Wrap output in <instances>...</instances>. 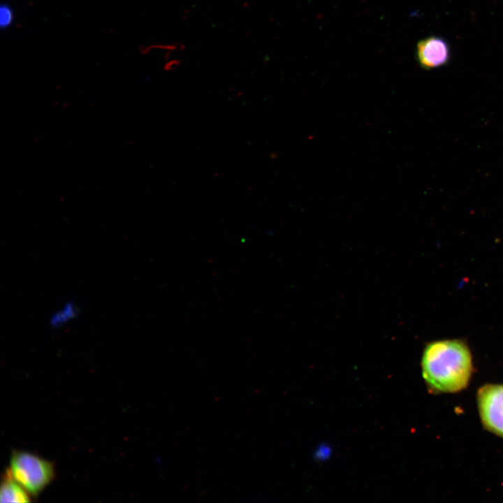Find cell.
<instances>
[{
    "mask_svg": "<svg viewBox=\"0 0 503 503\" xmlns=\"http://www.w3.org/2000/svg\"><path fill=\"white\" fill-rule=\"evenodd\" d=\"M427 386L436 393H456L468 385L473 357L467 343L460 338H443L427 343L421 361Z\"/></svg>",
    "mask_w": 503,
    "mask_h": 503,
    "instance_id": "6da1fadb",
    "label": "cell"
},
{
    "mask_svg": "<svg viewBox=\"0 0 503 503\" xmlns=\"http://www.w3.org/2000/svg\"><path fill=\"white\" fill-rule=\"evenodd\" d=\"M31 496L37 497L55 475L54 464L24 451H13L6 469Z\"/></svg>",
    "mask_w": 503,
    "mask_h": 503,
    "instance_id": "7a4b0ae2",
    "label": "cell"
},
{
    "mask_svg": "<svg viewBox=\"0 0 503 503\" xmlns=\"http://www.w3.org/2000/svg\"><path fill=\"white\" fill-rule=\"evenodd\" d=\"M476 401L483 426L503 438V385L482 386L477 393Z\"/></svg>",
    "mask_w": 503,
    "mask_h": 503,
    "instance_id": "3957f363",
    "label": "cell"
},
{
    "mask_svg": "<svg viewBox=\"0 0 503 503\" xmlns=\"http://www.w3.org/2000/svg\"><path fill=\"white\" fill-rule=\"evenodd\" d=\"M416 58L425 69H433L446 65L450 61L451 49L442 37L431 36L417 43Z\"/></svg>",
    "mask_w": 503,
    "mask_h": 503,
    "instance_id": "277c9868",
    "label": "cell"
},
{
    "mask_svg": "<svg viewBox=\"0 0 503 503\" xmlns=\"http://www.w3.org/2000/svg\"><path fill=\"white\" fill-rule=\"evenodd\" d=\"M1 502H29L30 494L6 470L0 488Z\"/></svg>",
    "mask_w": 503,
    "mask_h": 503,
    "instance_id": "5b68a950",
    "label": "cell"
},
{
    "mask_svg": "<svg viewBox=\"0 0 503 503\" xmlns=\"http://www.w3.org/2000/svg\"><path fill=\"white\" fill-rule=\"evenodd\" d=\"M78 314L77 307L73 302H68L50 319V324L55 328L61 326L75 318Z\"/></svg>",
    "mask_w": 503,
    "mask_h": 503,
    "instance_id": "8992f818",
    "label": "cell"
},
{
    "mask_svg": "<svg viewBox=\"0 0 503 503\" xmlns=\"http://www.w3.org/2000/svg\"><path fill=\"white\" fill-rule=\"evenodd\" d=\"M15 13L12 6L4 3L0 7V26L2 29H9L14 22Z\"/></svg>",
    "mask_w": 503,
    "mask_h": 503,
    "instance_id": "52a82bcc",
    "label": "cell"
},
{
    "mask_svg": "<svg viewBox=\"0 0 503 503\" xmlns=\"http://www.w3.org/2000/svg\"><path fill=\"white\" fill-rule=\"evenodd\" d=\"M180 61L178 59L168 60L165 65V69L166 71H174L180 66Z\"/></svg>",
    "mask_w": 503,
    "mask_h": 503,
    "instance_id": "ba28073f",
    "label": "cell"
}]
</instances>
